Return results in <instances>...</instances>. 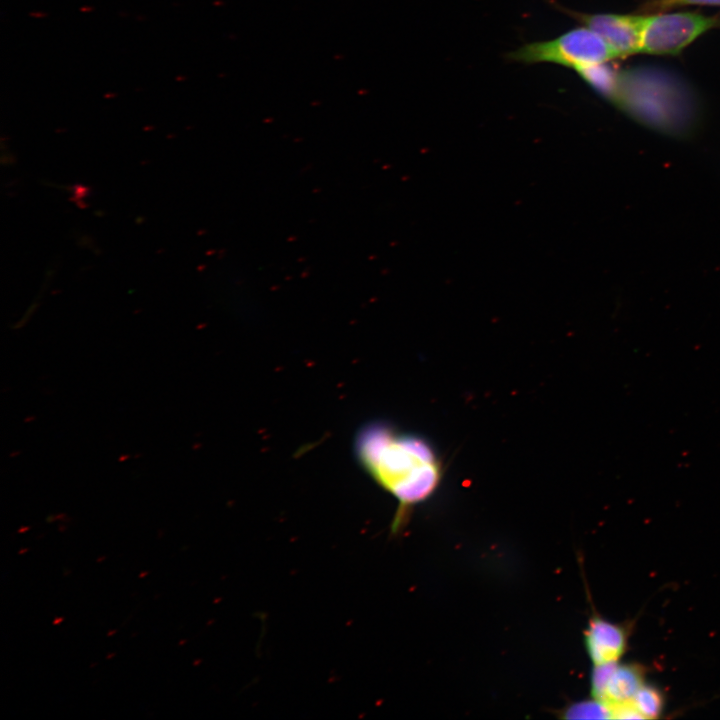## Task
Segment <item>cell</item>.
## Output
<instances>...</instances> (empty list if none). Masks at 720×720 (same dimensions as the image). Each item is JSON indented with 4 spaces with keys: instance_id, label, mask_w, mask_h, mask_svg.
Instances as JSON below:
<instances>
[{
    "instance_id": "1",
    "label": "cell",
    "mask_w": 720,
    "mask_h": 720,
    "mask_svg": "<svg viewBox=\"0 0 720 720\" xmlns=\"http://www.w3.org/2000/svg\"><path fill=\"white\" fill-rule=\"evenodd\" d=\"M353 449L363 471L396 500L391 530L401 532L413 508L440 486L443 466L438 454L423 437L376 420L359 429Z\"/></svg>"
},
{
    "instance_id": "2",
    "label": "cell",
    "mask_w": 720,
    "mask_h": 720,
    "mask_svg": "<svg viewBox=\"0 0 720 720\" xmlns=\"http://www.w3.org/2000/svg\"><path fill=\"white\" fill-rule=\"evenodd\" d=\"M671 80L657 71L621 72L613 102L651 128L670 135L687 134L694 122L693 106Z\"/></svg>"
},
{
    "instance_id": "3",
    "label": "cell",
    "mask_w": 720,
    "mask_h": 720,
    "mask_svg": "<svg viewBox=\"0 0 720 720\" xmlns=\"http://www.w3.org/2000/svg\"><path fill=\"white\" fill-rule=\"evenodd\" d=\"M507 57L525 64L552 63L577 69L620 56L599 34L585 26L552 40L525 44Z\"/></svg>"
},
{
    "instance_id": "4",
    "label": "cell",
    "mask_w": 720,
    "mask_h": 720,
    "mask_svg": "<svg viewBox=\"0 0 720 720\" xmlns=\"http://www.w3.org/2000/svg\"><path fill=\"white\" fill-rule=\"evenodd\" d=\"M719 23L716 17L694 12L644 16L640 52L677 55L697 37Z\"/></svg>"
},
{
    "instance_id": "5",
    "label": "cell",
    "mask_w": 720,
    "mask_h": 720,
    "mask_svg": "<svg viewBox=\"0 0 720 720\" xmlns=\"http://www.w3.org/2000/svg\"><path fill=\"white\" fill-rule=\"evenodd\" d=\"M566 13L599 34L620 57L640 52L643 16L587 14L570 10Z\"/></svg>"
},
{
    "instance_id": "6",
    "label": "cell",
    "mask_w": 720,
    "mask_h": 720,
    "mask_svg": "<svg viewBox=\"0 0 720 720\" xmlns=\"http://www.w3.org/2000/svg\"><path fill=\"white\" fill-rule=\"evenodd\" d=\"M584 645L593 666L616 663L625 653L627 634L622 626L593 616L584 631Z\"/></svg>"
},
{
    "instance_id": "7",
    "label": "cell",
    "mask_w": 720,
    "mask_h": 720,
    "mask_svg": "<svg viewBox=\"0 0 720 720\" xmlns=\"http://www.w3.org/2000/svg\"><path fill=\"white\" fill-rule=\"evenodd\" d=\"M644 684V670L640 665L617 662L594 699L602 702L610 712L612 707L631 701Z\"/></svg>"
},
{
    "instance_id": "8",
    "label": "cell",
    "mask_w": 720,
    "mask_h": 720,
    "mask_svg": "<svg viewBox=\"0 0 720 720\" xmlns=\"http://www.w3.org/2000/svg\"><path fill=\"white\" fill-rule=\"evenodd\" d=\"M575 70L601 96L612 102L614 101L618 90L620 73L607 62L579 67Z\"/></svg>"
},
{
    "instance_id": "9",
    "label": "cell",
    "mask_w": 720,
    "mask_h": 720,
    "mask_svg": "<svg viewBox=\"0 0 720 720\" xmlns=\"http://www.w3.org/2000/svg\"><path fill=\"white\" fill-rule=\"evenodd\" d=\"M632 702L644 719H655L663 711V696L652 686L644 684L632 698Z\"/></svg>"
},
{
    "instance_id": "10",
    "label": "cell",
    "mask_w": 720,
    "mask_h": 720,
    "mask_svg": "<svg viewBox=\"0 0 720 720\" xmlns=\"http://www.w3.org/2000/svg\"><path fill=\"white\" fill-rule=\"evenodd\" d=\"M563 714L565 718L569 719H610L609 709L594 698L567 707Z\"/></svg>"
},
{
    "instance_id": "11",
    "label": "cell",
    "mask_w": 720,
    "mask_h": 720,
    "mask_svg": "<svg viewBox=\"0 0 720 720\" xmlns=\"http://www.w3.org/2000/svg\"><path fill=\"white\" fill-rule=\"evenodd\" d=\"M685 5H720V0H654L647 3L645 10L659 12Z\"/></svg>"
}]
</instances>
